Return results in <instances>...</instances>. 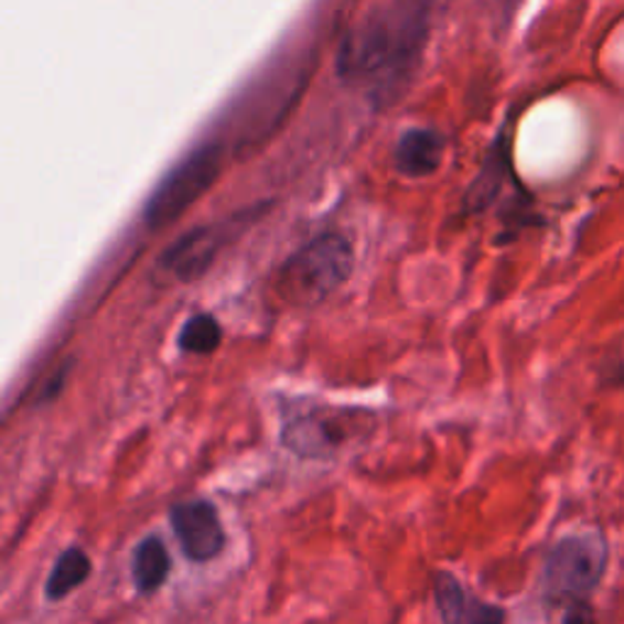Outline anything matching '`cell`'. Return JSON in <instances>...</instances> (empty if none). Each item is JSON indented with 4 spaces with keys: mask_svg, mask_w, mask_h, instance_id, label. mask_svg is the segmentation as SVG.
Wrapping results in <instances>:
<instances>
[{
    "mask_svg": "<svg viewBox=\"0 0 624 624\" xmlns=\"http://www.w3.org/2000/svg\"><path fill=\"white\" fill-rule=\"evenodd\" d=\"M354 269L352 245L342 235H320L281 266L276 291L298 308L318 305L349 279Z\"/></svg>",
    "mask_w": 624,
    "mask_h": 624,
    "instance_id": "1",
    "label": "cell"
},
{
    "mask_svg": "<svg viewBox=\"0 0 624 624\" xmlns=\"http://www.w3.org/2000/svg\"><path fill=\"white\" fill-rule=\"evenodd\" d=\"M223 171V149L217 144H203L193 149L173 166L144 205V223L149 229H164L201 201L211 191Z\"/></svg>",
    "mask_w": 624,
    "mask_h": 624,
    "instance_id": "2",
    "label": "cell"
},
{
    "mask_svg": "<svg viewBox=\"0 0 624 624\" xmlns=\"http://www.w3.org/2000/svg\"><path fill=\"white\" fill-rule=\"evenodd\" d=\"M607 545L598 531H578L559 539L547 557L545 585L557 600H583L603 581Z\"/></svg>",
    "mask_w": 624,
    "mask_h": 624,
    "instance_id": "3",
    "label": "cell"
},
{
    "mask_svg": "<svg viewBox=\"0 0 624 624\" xmlns=\"http://www.w3.org/2000/svg\"><path fill=\"white\" fill-rule=\"evenodd\" d=\"M368 412L312 408L283 427V447L303 459H332L368 430Z\"/></svg>",
    "mask_w": 624,
    "mask_h": 624,
    "instance_id": "4",
    "label": "cell"
},
{
    "mask_svg": "<svg viewBox=\"0 0 624 624\" xmlns=\"http://www.w3.org/2000/svg\"><path fill=\"white\" fill-rule=\"evenodd\" d=\"M171 527L191 561L205 563L225 549V529L207 501H189L171 507Z\"/></svg>",
    "mask_w": 624,
    "mask_h": 624,
    "instance_id": "5",
    "label": "cell"
},
{
    "mask_svg": "<svg viewBox=\"0 0 624 624\" xmlns=\"http://www.w3.org/2000/svg\"><path fill=\"white\" fill-rule=\"evenodd\" d=\"M223 229L219 227H198L183 235L179 241L164 251L159 266L169 271L173 279L179 281H193L211 269L213 259L217 257L219 247H223Z\"/></svg>",
    "mask_w": 624,
    "mask_h": 624,
    "instance_id": "6",
    "label": "cell"
},
{
    "mask_svg": "<svg viewBox=\"0 0 624 624\" xmlns=\"http://www.w3.org/2000/svg\"><path fill=\"white\" fill-rule=\"evenodd\" d=\"M447 142L444 137L427 130V127H415V130L402 132L396 149H392V161L402 176L424 179L432 176L444 159Z\"/></svg>",
    "mask_w": 624,
    "mask_h": 624,
    "instance_id": "7",
    "label": "cell"
},
{
    "mask_svg": "<svg viewBox=\"0 0 624 624\" xmlns=\"http://www.w3.org/2000/svg\"><path fill=\"white\" fill-rule=\"evenodd\" d=\"M171 571V559L166 545L159 537H147L135 549L132 557V575L135 585L142 593H154L166 583Z\"/></svg>",
    "mask_w": 624,
    "mask_h": 624,
    "instance_id": "8",
    "label": "cell"
},
{
    "mask_svg": "<svg viewBox=\"0 0 624 624\" xmlns=\"http://www.w3.org/2000/svg\"><path fill=\"white\" fill-rule=\"evenodd\" d=\"M88 575H90L88 553L84 549L72 547L54 561L50 578H47V588H44V591H47L50 600H62L72 593L74 588L86 583Z\"/></svg>",
    "mask_w": 624,
    "mask_h": 624,
    "instance_id": "9",
    "label": "cell"
},
{
    "mask_svg": "<svg viewBox=\"0 0 624 624\" xmlns=\"http://www.w3.org/2000/svg\"><path fill=\"white\" fill-rule=\"evenodd\" d=\"M219 342H223V327L207 312L193 315L179 332V346L186 354H213Z\"/></svg>",
    "mask_w": 624,
    "mask_h": 624,
    "instance_id": "10",
    "label": "cell"
},
{
    "mask_svg": "<svg viewBox=\"0 0 624 624\" xmlns=\"http://www.w3.org/2000/svg\"><path fill=\"white\" fill-rule=\"evenodd\" d=\"M434 600L447 624H464L469 600L464 588L452 573H439L434 578Z\"/></svg>",
    "mask_w": 624,
    "mask_h": 624,
    "instance_id": "11",
    "label": "cell"
},
{
    "mask_svg": "<svg viewBox=\"0 0 624 624\" xmlns=\"http://www.w3.org/2000/svg\"><path fill=\"white\" fill-rule=\"evenodd\" d=\"M505 615L501 607H493V605H485L481 600H469V607H466V617L464 624H503Z\"/></svg>",
    "mask_w": 624,
    "mask_h": 624,
    "instance_id": "12",
    "label": "cell"
},
{
    "mask_svg": "<svg viewBox=\"0 0 624 624\" xmlns=\"http://www.w3.org/2000/svg\"><path fill=\"white\" fill-rule=\"evenodd\" d=\"M563 624H595L591 605L583 603V600H575V605H571L569 615H566Z\"/></svg>",
    "mask_w": 624,
    "mask_h": 624,
    "instance_id": "13",
    "label": "cell"
}]
</instances>
